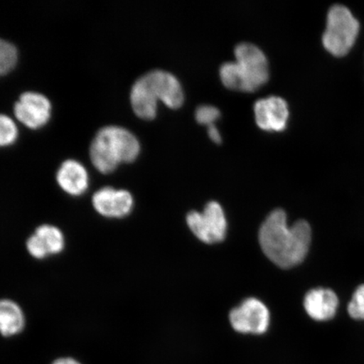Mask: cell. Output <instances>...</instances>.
Listing matches in <instances>:
<instances>
[{"instance_id": "17", "label": "cell", "mask_w": 364, "mask_h": 364, "mask_svg": "<svg viewBox=\"0 0 364 364\" xmlns=\"http://www.w3.org/2000/svg\"><path fill=\"white\" fill-rule=\"evenodd\" d=\"M17 49L12 43L0 39V76L7 75L16 67Z\"/></svg>"}, {"instance_id": "12", "label": "cell", "mask_w": 364, "mask_h": 364, "mask_svg": "<svg viewBox=\"0 0 364 364\" xmlns=\"http://www.w3.org/2000/svg\"><path fill=\"white\" fill-rule=\"evenodd\" d=\"M130 101L136 116L145 120L156 117L159 100L146 75L135 82L131 90Z\"/></svg>"}, {"instance_id": "14", "label": "cell", "mask_w": 364, "mask_h": 364, "mask_svg": "<svg viewBox=\"0 0 364 364\" xmlns=\"http://www.w3.org/2000/svg\"><path fill=\"white\" fill-rule=\"evenodd\" d=\"M26 327V317L19 304L0 299V335L4 338L19 336Z\"/></svg>"}, {"instance_id": "6", "label": "cell", "mask_w": 364, "mask_h": 364, "mask_svg": "<svg viewBox=\"0 0 364 364\" xmlns=\"http://www.w3.org/2000/svg\"><path fill=\"white\" fill-rule=\"evenodd\" d=\"M236 63L247 76L254 90L265 84L269 78V68L265 54L256 45L242 43L235 50Z\"/></svg>"}, {"instance_id": "8", "label": "cell", "mask_w": 364, "mask_h": 364, "mask_svg": "<svg viewBox=\"0 0 364 364\" xmlns=\"http://www.w3.org/2000/svg\"><path fill=\"white\" fill-rule=\"evenodd\" d=\"M95 211L106 218H122L133 210V196L127 190L103 188L97 191L92 198Z\"/></svg>"}, {"instance_id": "5", "label": "cell", "mask_w": 364, "mask_h": 364, "mask_svg": "<svg viewBox=\"0 0 364 364\" xmlns=\"http://www.w3.org/2000/svg\"><path fill=\"white\" fill-rule=\"evenodd\" d=\"M232 328L240 335L262 336L270 326V313L260 300L245 299L230 314Z\"/></svg>"}, {"instance_id": "4", "label": "cell", "mask_w": 364, "mask_h": 364, "mask_svg": "<svg viewBox=\"0 0 364 364\" xmlns=\"http://www.w3.org/2000/svg\"><path fill=\"white\" fill-rule=\"evenodd\" d=\"M186 223L193 233L204 243L221 242L225 238L226 218L221 205L217 202L208 203L202 213H189Z\"/></svg>"}, {"instance_id": "18", "label": "cell", "mask_w": 364, "mask_h": 364, "mask_svg": "<svg viewBox=\"0 0 364 364\" xmlns=\"http://www.w3.org/2000/svg\"><path fill=\"white\" fill-rule=\"evenodd\" d=\"M18 129L10 117L0 114V147L8 146L16 142Z\"/></svg>"}, {"instance_id": "21", "label": "cell", "mask_w": 364, "mask_h": 364, "mask_svg": "<svg viewBox=\"0 0 364 364\" xmlns=\"http://www.w3.org/2000/svg\"><path fill=\"white\" fill-rule=\"evenodd\" d=\"M26 247L29 253L34 258L44 259L49 256L48 249L46 248L42 240H41L36 234L31 236L27 240Z\"/></svg>"}, {"instance_id": "3", "label": "cell", "mask_w": 364, "mask_h": 364, "mask_svg": "<svg viewBox=\"0 0 364 364\" xmlns=\"http://www.w3.org/2000/svg\"><path fill=\"white\" fill-rule=\"evenodd\" d=\"M359 23L351 11L343 6H334L327 16L326 29L322 42L325 48L335 57L347 55L356 42Z\"/></svg>"}, {"instance_id": "10", "label": "cell", "mask_w": 364, "mask_h": 364, "mask_svg": "<svg viewBox=\"0 0 364 364\" xmlns=\"http://www.w3.org/2000/svg\"><path fill=\"white\" fill-rule=\"evenodd\" d=\"M339 299L334 291L317 288L309 291L304 299V307L309 317L316 321H327L338 312Z\"/></svg>"}, {"instance_id": "20", "label": "cell", "mask_w": 364, "mask_h": 364, "mask_svg": "<svg viewBox=\"0 0 364 364\" xmlns=\"http://www.w3.org/2000/svg\"><path fill=\"white\" fill-rule=\"evenodd\" d=\"M220 117V112L215 107L209 105H203L196 111V119L199 124L210 126L215 124L218 118Z\"/></svg>"}, {"instance_id": "13", "label": "cell", "mask_w": 364, "mask_h": 364, "mask_svg": "<svg viewBox=\"0 0 364 364\" xmlns=\"http://www.w3.org/2000/svg\"><path fill=\"white\" fill-rule=\"evenodd\" d=\"M57 181L59 186L68 194L81 196L88 189L89 175L80 162L68 159L59 168Z\"/></svg>"}, {"instance_id": "9", "label": "cell", "mask_w": 364, "mask_h": 364, "mask_svg": "<svg viewBox=\"0 0 364 364\" xmlns=\"http://www.w3.org/2000/svg\"><path fill=\"white\" fill-rule=\"evenodd\" d=\"M254 113L257 124L265 131H283L289 117L288 104L275 95L258 100L254 105Z\"/></svg>"}, {"instance_id": "23", "label": "cell", "mask_w": 364, "mask_h": 364, "mask_svg": "<svg viewBox=\"0 0 364 364\" xmlns=\"http://www.w3.org/2000/svg\"><path fill=\"white\" fill-rule=\"evenodd\" d=\"M208 134L209 138H210L213 142L215 143H220L221 142V135L220 132H218L217 127L215 124L210 125L208 127Z\"/></svg>"}, {"instance_id": "7", "label": "cell", "mask_w": 364, "mask_h": 364, "mask_svg": "<svg viewBox=\"0 0 364 364\" xmlns=\"http://www.w3.org/2000/svg\"><path fill=\"white\" fill-rule=\"evenodd\" d=\"M51 103L45 95L26 92L15 104L14 112L18 121L31 129H38L48 124L51 117Z\"/></svg>"}, {"instance_id": "11", "label": "cell", "mask_w": 364, "mask_h": 364, "mask_svg": "<svg viewBox=\"0 0 364 364\" xmlns=\"http://www.w3.org/2000/svg\"><path fill=\"white\" fill-rule=\"evenodd\" d=\"M158 100L168 107L179 108L184 101L183 90L176 77L163 70H153L145 75Z\"/></svg>"}, {"instance_id": "22", "label": "cell", "mask_w": 364, "mask_h": 364, "mask_svg": "<svg viewBox=\"0 0 364 364\" xmlns=\"http://www.w3.org/2000/svg\"><path fill=\"white\" fill-rule=\"evenodd\" d=\"M51 364H84L77 359L71 356H62L59 357L51 363Z\"/></svg>"}, {"instance_id": "1", "label": "cell", "mask_w": 364, "mask_h": 364, "mask_svg": "<svg viewBox=\"0 0 364 364\" xmlns=\"http://www.w3.org/2000/svg\"><path fill=\"white\" fill-rule=\"evenodd\" d=\"M311 237V228L308 222L299 220L289 227L286 213L282 209L272 211L259 231L262 252L282 268L297 266L306 259Z\"/></svg>"}, {"instance_id": "16", "label": "cell", "mask_w": 364, "mask_h": 364, "mask_svg": "<svg viewBox=\"0 0 364 364\" xmlns=\"http://www.w3.org/2000/svg\"><path fill=\"white\" fill-rule=\"evenodd\" d=\"M35 234L42 240L49 255L59 254L65 248V236L62 231L55 226L41 225L36 230Z\"/></svg>"}, {"instance_id": "19", "label": "cell", "mask_w": 364, "mask_h": 364, "mask_svg": "<svg viewBox=\"0 0 364 364\" xmlns=\"http://www.w3.org/2000/svg\"><path fill=\"white\" fill-rule=\"evenodd\" d=\"M350 316L358 321H364V284L355 291L348 307Z\"/></svg>"}, {"instance_id": "2", "label": "cell", "mask_w": 364, "mask_h": 364, "mask_svg": "<svg viewBox=\"0 0 364 364\" xmlns=\"http://www.w3.org/2000/svg\"><path fill=\"white\" fill-rule=\"evenodd\" d=\"M139 151V140L130 131L121 127L108 126L95 135L90 154L94 166L103 174H109L119 164L134 161Z\"/></svg>"}, {"instance_id": "15", "label": "cell", "mask_w": 364, "mask_h": 364, "mask_svg": "<svg viewBox=\"0 0 364 364\" xmlns=\"http://www.w3.org/2000/svg\"><path fill=\"white\" fill-rule=\"evenodd\" d=\"M220 75L223 84L227 88L240 91H254L252 85L250 84L247 76L242 70L235 62H227L220 68Z\"/></svg>"}]
</instances>
